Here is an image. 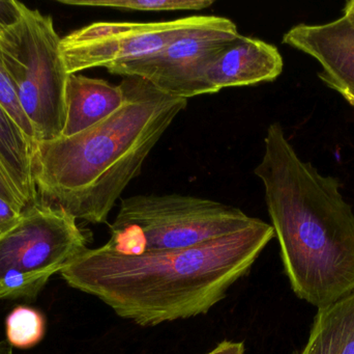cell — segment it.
<instances>
[{
	"mask_svg": "<svg viewBox=\"0 0 354 354\" xmlns=\"http://www.w3.org/2000/svg\"><path fill=\"white\" fill-rule=\"evenodd\" d=\"M0 103L3 105L6 112L14 118L15 122L19 125V127L24 131L25 134L31 141H35L32 126H31L30 122L25 116L24 112H23L22 107L19 103L18 97H17L16 91L12 87V81H10L6 64H4L1 48H0Z\"/></svg>",
	"mask_w": 354,
	"mask_h": 354,
	"instance_id": "cell-17",
	"label": "cell"
},
{
	"mask_svg": "<svg viewBox=\"0 0 354 354\" xmlns=\"http://www.w3.org/2000/svg\"><path fill=\"white\" fill-rule=\"evenodd\" d=\"M68 6H93L137 12L201 10L214 4V0H59Z\"/></svg>",
	"mask_w": 354,
	"mask_h": 354,
	"instance_id": "cell-15",
	"label": "cell"
},
{
	"mask_svg": "<svg viewBox=\"0 0 354 354\" xmlns=\"http://www.w3.org/2000/svg\"><path fill=\"white\" fill-rule=\"evenodd\" d=\"M283 43L317 60L318 77L354 107V22L342 16L324 24H299Z\"/></svg>",
	"mask_w": 354,
	"mask_h": 354,
	"instance_id": "cell-9",
	"label": "cell"
},
{
	"mask_svg": "<svg viewBox=\"0 0 354 354\" xmlns=\"http://www.w3.org/2000/svg\"><path fill=\"white\" fill-rule=\"evenodd\" d=\"M32 147L33 141L0 103V163L28 208L37 204L32 176Z\"/></svg>",
	"mask_w": 354,
	"mask_h": 354,
	"instance_id": "cell-12",
	"label": "cell"
},
{
	"mask_svg": "<svg viewBox=\"0 0 354 354\" xmlns=\"http://www.w3.org/2000/svg\"><path fill=\"white\" fill-rule=\"evenodd\" d=\"M60 42L52 17L27 6L20 21L0 35L4 64L35 141L58 139L64 131L70 74Z\"/></svg>",
	"mask_w": 354,
	"mask_h": 354,
	"instance_id": "cell-5",
	"label": "cell"
},
{
	"mask_svg": "<svg viewBox=\"0 0 354 354\" xmlns=\"http://www.w3.org/2000/svg\"><path fill=\"white\" fill-rule=\"evenodd\" d=\"M45 333V316L35 308L17 306L6 316V340L12 348L35 347L43 340Z\"/></svg>",
	"mask_w": 354,
	"mask_h": 354,
	"instance_id": "cell-14",
	"label": "cell"
},
{
	"mask_svg": "<svg viewBox=\"0 0 354 354\" xmlns=\"http://www.w3.org/2000/svg\"><path fill=\"white\" fill-rule=\"evenodd\" d=\"M255 175L297 297L322 310L353 295L354 213L340 182L303 161L279 123L268 127Z\"/></svg>",
	"mask_w": 354,
	"mask_h": 354,
	"instance_id": "cell-3",
	"label": "cell"
},
{
	"mask_svg": "<svg viewBox=\"0 0 354 354\" xmlns=\"http://www.w3.org/2000/svg\"><path fill=\"white\" fill-rule=\"evenodd\" d=\"M239 208L192 195L124 197L106 245L127 255L189 249L253 224Z\"/></svg>",
	"mask_w": 354,
	"mask_h": 354,
	"instance_id": "cell-4",
	"label": "cell"
},
{
	"mask_svg": "<svg viewBox=\"0 0 354 354\" xmlns=\"http://www.w3.org/2000/svg\"><path fill=\"white\" fill-rule=\"evenodd\" d=\"M278 48L256 37L239 35L214 60L208 80L218 91L276 80L283 72Z\"/></svg>",
	"mask_w": 354,
	"mask_h": 354,
	"instance_id": "cell-10",
	"label": "cell"
},
{
	"mask_svg": "<svg viewBox=\"0 0 354 354\" xmlns=\"http://www.w3.org/2000/svg\"><path fill=\"white\" fill-rule=\"evenodd\" d=\"M0 354H14L12 353V347L6 339L0 340Z\"/></svg>",
	"mask_w": 354,
	"mask_h": 354,
	"instance_id": "cell-23",
	"label": "cell"
},
{
	"mask_svg": "<svg viewBox=\"0 0 354 354\" xmlns=\"http://www.w3.org/2000/svg\"><path fill=\"white\" fill-rule=\"evenodd\" d=\"M52 276L49 272H8L0 278V299H35Z\"/></svg>",
	"mask_w": 354,
	"mask_h": 354,
	"instance_id": "cell-16",
	"label": "cell"
},
{
	"mask_svg": "<svg viewBox=\"0 0 354 354\" xmlns=\"http://www.w3.org/2000/svg\"><path fill=\"white\" fill-rule=\"evenodd\" d=\"M124 100L111 116L72 136L35 141L37 204L76 220L107 224L108 216L187 100L139 77H124Z\"/></svg>",
	"mask_w": 354,
	"mask_h": 354,
	"instance_id": "cell-2",
	"label": "cell"
},
{
	"mask_svg": "<svg viewBox=\"0 0 354 354\" xmlns=\"http://www.w3.org/2000/svg\"><path fill=\"white\" fill-rule=\"evenodd\" d=\"M0 197L22 210H26L28 208L24 197H22L1 163H0Z\"/></svg>",
	"mask_w": 354,
	"mask_h": 354,
	"instance_id": "cell-20",
	"label": "cell"
},
{
	"mask_svg": "<svg viewBox=\"0 0 354 354\" xmlns=\"http://www.w3.org/2000/svg\"><path fill=\"white\" fill-rule=\"evenodd\" d=\"M122 85L70 75L66 89V121L62 136H72L111 116L124 103Z\"/></svg>",
	"mask_w": 354,
	"mask_h": 354,
	"instance_id": "cell-11",
	"label": "cell"
},
{
	"mask_svg": "<svg viewBox=\"0 0 354 354\" xmlns=\"http://www.w3.org/2000/svg\"><path fill=\"white\" fill-rule=\"evenodd\" d=\"M299 354H354V294L318 310Z\"/></svg>",
	"mask_w": 354,
	"mask_h": 354,
	"instance_id": "cell-13",
	"label": "cell"
},
{
	"mask_svg": "<svg viewBox=\"0 0 354 354\" xmlns=\"http://www.w3.org/2000/svg\"><path fill=\"white\" fill-rule=\"evenodd\" d=\"M86 245L76 218L37 204L24 210L18 224L0 237V278L14 272L57 274Z\"/></svg>",
	"mask_w": 354,
	"mask_h": 354,
	"instance_id": "cell-8",
	"label": "cell"
},
{
	"mask_svg": "<svg viewBox=\"0 0 354 354\" xmlns=\"http://www.w3.org/2000/svg\"><path fill=\"white\" fill-rule=\"evenodd\" d=\"M224 17L189 16L157 22L91 23L72 31L60 42L70 75L106 68L156 53L193 31L222 22Z\"/></svg>",
	"mask_w": 354,
	"mask_h": 354,
	"instance_id": "cell-6",
	"label": "cell"
},
{
	"mask_svg": "<svg viewBox=\"0 0 354 354\" xmlns=\"http://www.w3.org/2000/svg\"><path fill=\"white\" fill-rule=\"evenodd\" d=\"M24 210L0 197V237L18 224Z\"/></svg>",
	"mask_w": 354,
	"mask_h": 354,
	"instance_id": "cell-19",
	"label": "cell"
},
{
	"mask_svg": "<svg viewBox=\"0 0 354 354\" xmlns=\"http://www.w3.org/2000/svg\"><path fill=\"white\" fill-rule=\"evenodd\" d=\"M26 6L15 0H0V35L22 18Z\"/></svg>",
	"mask_w": 354,
	"mask_h": 354,
	"instance_id": "cell-18",
	"label": "cell"
},
{
	"mask_svg": "<svg viewBox=\"0 0 354 354\" xmlns=\"http://www.w3.org/2000/svg\"><path fill=\"white\" fill-rule=\"evenodd\" d=\"M274 237V228L257 218L243 230L189 249L127 255L105 245L85 249L60 274L120 317L156 326L207 313Z\"/></svg>",
	"mask_w": 354,
	"mask_h": 354,
	"instance_id": "cell-1",
	"label": "cell"
},
{
	"mask_svg": "<svg viewBox=\"0 0 354 354\" xmlns=\"http://www.w3.org/2000/svg\"><path fill=\"white\" fill-rule=\"evenodd\" d=\"M241 33L230 19L183 35L145 57L107 69L122 77H139L167 95L187 100L218 93L208 80V70L218 55Z\"/></svg>",
	"mask_w": 354,
	"mask_h": 354,
	"instance_id": "cell-7",
	"label": "cell"
},
{
	"mask_svg": "<svg viewBox=\"0 0 354 354\" xmlns=\"http://www.w3.org/2000/svg\"><path fill=\"white\" fill-rule=\"evenodd\" d=\"M206 354H245V345L241 342L224 341L220 343L214 351Z\"/></svg>",
	"mask_w": 354,
	"mask_h": 354,
	"instance_id": "cell-21",
	"label": "cell"
},
{
	"mask_svg": "<svg viewBox=\"0 0 354 354\" xmlns=\"http://www.w3.org/2000/svg\"><path fill=\"white\" fill-rule=\"evenodd\" d=\"M343 17H345L347 20L354 22V0L346 2L343 8Z\"/></svg>",
	"mask_w": 354,
	"mask_h": 354,
	"instance_id": "cell-22",
	"label": "cell"
}]
</instances>
